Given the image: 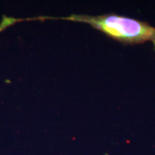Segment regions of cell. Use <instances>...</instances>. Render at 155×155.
<instances>
[{"label": "cell", "mask_w": 155, "mask_h": 155, "mask_svg": "<svg viewBox=\"0 0 155 155\" xmlns=\"http://www.w3.org/2000/svg\"><path fill=\"white\" fill-rule=\"evenodd\" d=\"M153 44H154V48H155V41H153Z\"/></svg>", "instance_id": "obj_2"}, {"label": "cell", "mask_w": 155, "mask_h": 155, "mask_svg": "<svg viewBox=\"0 0 155 155\" xmlns=\"http://www.w3.org/2000/svg\"><path fill=\"white\" fill-rule=\"evenodd\" d=\"M68 20L73 22H85L93 28L107 35L109 37L125 44H139L148 41H155V27L147 22L130 17L118 15H104L90 17L72 15L67 17H39L28 20Z\"/></svg>", "instance_id": "obj_1"}]
</instances>
